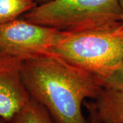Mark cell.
Returning a JSON list of instances; mask_svg holds the SVG:
<instances>
[{
	"label": "cell",
	"mask_w": 123,
	"mask_h": 123,
	"mask_svg": "<svg viewBox=\"0 0 123 123\" xmlns=\"http://www.w3.org/2000/svg\"><path fill=\"white\" fill-rule=\"evenodd\" d=\"M21 79L56 123H88L83 103L95 99L102 88L92 75L53 55L24 60Z\"/></svg>",
	"instance_id": "cell-1"
},
{
	"label": "cell",
	"mask_w": 123,
	"mask_h": 123,
	"mask_svg": "<svg viewBox=\"0 0 123 123\" xmlns=\"http://www.w3.org/2000/svg\"><path fill=\"white\" fill-rule=\"evenodd\" d=\"M51 55L95 77L101 86L123 62V27L77 32L62 31Z\"/></svg>",
	"instance_id": "cell-2"
},
{
	"label": "cell",
	"mask_w": 123,
	"mask_h": 123,
	"mask_svg": "<svg viewBox=\"0 0 123 123\" xmlns=\"http://www.w3.org/2000/svg\"><path fill=\"white\" fill-rule=\"evenodd\" d=\"M118 0H53L21 16L26 21L69 32L101 30L121 23Z\"/></svg>",
	"instance_id": "cell-3"
},
{
	"label": "cell",
	"mask_w": 123,
	"mask_h": 123,
	"mask_svg": "<svg viewBox=\"0 0 123 123\" xmlns=\"http://www.w3.org/2000/svg\"><path fill=\"white\" fill-rule=\"evenodd\" d=\"M60 33L18 18L0 25V49L23 60L50 55Z\"/></svg>",
	"instance_id": "cell-4"
},
{
	"label": "cell",
	"mask_w": 123,
	"mask_h": 123,
	"mask_svg": "<svg viewBox=\"0 0 123 123\" xmlns=\"http://www.w3.org/2000/svg\"><path fill=\"white\" fill-rule=\"evenodd\" d=\"M22 58L0 49V118L10 121L27 105L31 97L21 79Z\"/></svg>",
	"instance_id": "cell-5"
},
{
	"label": "cell",
	"mask_w": 123,
	"mask_h": 123,
	"mask_svg": "<svg viewBox=\"0 0 123 123\" xmlns=\"http://www.w3.org/2000/svg\"><path fill=\"white\" fill-rule=\"evenodd\" d=\"M92 103L101 123H123V91L102 88Z\"/></svg>",
	"instance_id": "cell-6"
},
{
	"label": "cell",
	"mask_w": 123,
	"mask_h": 123,
	"mask_svg": "<svg viewBox=\"0 0 123 123\" xmlns=\"http://www.w3.org/2000/svg\"><path fill=\"white\" fill-rule=\"evenodd\" d=\"M8 123H56L48 110L31 97L27 105Z\"/></svg>",
	"instance_id": "cell-7"
},
{
	"label": "cell",
	"mask_w": 123,
	"mask_h": 123,
	"mask_svg": "<svg viewBox=\"0 0 123 123\" xmlns=\"http://www.w3.org/2000/svg\"><path fill=\"white\" fill-rule=\"evenodd\" d=\"M37 5L34 0H0V25L20 18Z\"/></svg>",
	"instance_id": "cell-8"
},
{
	"label": "cell",
	"mask_w": 123,
	"mask_h": 123,
	"mask_svg": "<svg viewBox=\"0 0 123 123\" xmlns=\"http://www.w3.org/2000/svg\"><path fill=\"white\" fill-rule=\"evenodd\" d=\"M101 87L123 91V62L118 69L102 84Z\"/></svg>",
	"instance_id": "cell-9"
},
{
	"label": "cell",
	"mask_w": 123,
	"mask_h": 123,
	"mask_svg": "<svg viewBox=\"0 0 123 123\" xmlns=\"http://www.w3.org/2000/svg\"><path fill=\"white\" fill-rule=\"evenodd\" d=\"M84 104L85 107H86L88 111V114H89L88 123H101L99 119L97 117L95 110L92 105V101H90V102L84 101Z\"/></svg>",
	"instance_id": "cell-10"
},
{
	"label": "cell",
	"mask_w": 123,
	"mask_h": 123,
	"mask_svg": "<svg viewBox=\"0 0 123 123\" xmlns=\"http://www.w3.org/2000/svg\"><path fill=\"white\" fill-rule=\"evenodd\" d=\"M119 4L120 6V8H121V25L123 27V0H118Z\"/></svg>",
	"instance_id": "cell-11"
},
{
	"label": "cell",
	"mask_w": 123,
	"mask_h": 123,
	"mask_svg": "<svg viewBox=\"0 0 123 123\" xmlns=\"http://www.w3.org/2000/svg\"><path fill=\"white\" fill-rule=\"evenodd\" d=\"M36 4L38 5L39 4H45V3H47V2H49V1H51L53 0H34Z\"/></svg>",
	"instance_id": "cell-12"
},
{
	"label": "cell",
	"mask_w": 123,
	"mask_h": 123,
	"mask_svg": "<svg viewBox=\"0 0 123 123\" xmlns=\"http://www.w3.org/2000/svg\"><path fill=\"white\" fill-rule=\"evenodd\" d=\"M0 123H10L7 122V121H6L5 120H4L3 118H0Z\"/></svg>",
	"instance_id": "cell-13"
}]
</instances>
